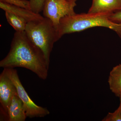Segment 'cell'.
I'll list each match as a JSON object with an SVG mask.
<instances>
[{
	"label": "cell",
	"instance_id": "6da1fadb",
	"mask_svg": "<svg viewBox=\"0 0 121 121\" xmlns=\"http://www.w3.org/2000/svg\"><path fill=\"white\" fill-rule=\"evenodd\" d=\"M49 65L42 51L29 39L25 31H16L9 53L0 61L1 67L24 68L43 80L48 78Z\"/></svg>",
	"mask_w": 121,
	"mask_h": 121
},
{
	"label": "cell",
	"instance_id": "7a4b0ae2",
	"mask_svg": "<svg viewBox=\"0 0 121 121\" xmlns=\"http://www.w3.org/2000/svg\"><path fill=\"white\" fill-rule=\"evenodd\" d=\"M109 13H82L66 16L60 20L58 31L60 38L66 34L91 28L104 27L114 31L121 39V24L111 21Z\"/></svg>",
	"mask_w": 121,
	"mask_h": 121
},
{
	"label": "cell",
	"instance_id": "3957f363",
	"mask_svg": "<svg viewBox=\"0 0 121 121\" xmlns=\"http://www.w3.org/2000/svg\"><path fill=\"white\" fill-rule=\"evenodd\" d=\"M25 31L29 39L42 51L50 63L53 45L60 39L52 21L44 17L39 20L30 21L28 22Z\"/></svg>",
	"mask_w": 121,
	"mask_h": 121
},
{
	"label": "cell",
	"instance_id": "277c9868",
	"mask_svg": "<svg viewBox=\"0 0 121 121\" xmlns=\"http://www.w3.org/2000/svg\"><path fill=\"white\" fill-rule=\"evenodd\" d=\"M7 68L9 76L16 88L17 95L23 104L27 117H43L50 114L47 108L37 105L29 96L21 82L17 70L14 68Z\"/></svg>",
	"mask_w": 121,
	"mask_h": 121
},
{
	"label": "cell",
	"instance_id": "5b68a950",
	"mask_svg": "<svg viewBox=\"0 0 121 121\" xmlns=\"http://www.w3.org/2000/svg\"><path fill=\"white\" fill-rule=\"evenodd\" d=\"M76 5L67 0H45L43 11L44 17L51 20L58 30L62 18L75 13L74 9Z\"/></svg>",
	"mask_w": 121,
	"mask_h": 121
},
{
	"label": "cell",
	"instance_id": "8992f818",
	"mask_svg": "<svg viewBox=\"0 0 121 121\" xmlns=\"http://www.w3.org/2000/svg\"><path fill=\"white\" fill-rule=\"evenodd\" d=\"M17 95L16 87L9 76L7 68L0 75V103L1 113L8 121V110L13 98Z\"/></svg>",
	"mask_w": 121,
	"mask_h": 121
},
{
	"label": "cell",
	"instance_id": "52a82bcc",
	"mask_svg": "<svg viewBox=\"0 0 121 121\" xmlns=\"http://www.w3.org/2000/svg\"><path fill=\"white\" fill-rule=\"evenodd\" d=\"M121 11V0H92L88 13H109Z\"/></svg>",
	"mask_w": 121,
	"mask_h": 121
},
{
	"label": "cell",
	"instance_id": "ba28073f",
	"mask_svg": "<svg viewBox=\"0 0 121 121\" xmlns=\"http://www.w3.org/2000/svg\"><path fill=\"white\" fill-rule=\"evenodd\" d=\"M0 8L5 12H10L24 18L28 22L42 19L44 17L30 9L15 6L0 1Z\"/></svg>",
	"mask_w": 121,
	"mask_h": 121
},
{
	"label": "cell",
	"instance_id": "9c48e42d",
	"mask_svg": "<svg viewBox=\"0 0 121 121\" xmlns=\"http://www.w3.org/2000/svg\"><path fill=\"white\" fill-rule=\"evenodd\" d=\"M23 104L17 95L13 98L8 110V121H24L26 118Z\"/></svg>",
	"mask_w": 121,
	"mask_h": 121
},
{
	"label": "cell",
	"instance_id": "30bf717a",
	"mask_svg": "<svg viewBox=\"0 0 121 121\" xmlns=\"http://www.w3.org/2000/svg\"><path fill=\"white\" fill-rule=\"evenodd\" d=\"M108 83L111 91L120 98L121 96V64L114 67L110 72Z\"/></svg>",
	"mask_w": 121,
	"mask_h": 121
},
{
	"label": "cell",
	"instance_id": "8fae6325",
	"mask_svg": "<svg viewBox=\"0 0 121 121\" xmlns=\"http://www.w3.org/2000/svg\"><path fill=\"white\" fill-rule=\"evenodd\" d=\"M8 23L16 32L25 31L28 22L24 18L10 12H5Z\"/></svg>",
	"mask_w": 121,
	"mask_h": 121
},
{
	"label": "cell",
	"instance_id": "7c38bea8",
	"mask_svg": "<svg viewBox=\"0 0 121 121\" xmlns=\"http://www.w3.org/2000/svg\"><path fill=\"white\" fill-rule=\"evenodd\" d=\"M0 1L31 10L30 1L27 0H0Z\"/></svg>",
	"mask_w": 121,
	"mask_h": 121
},
{
	"label": "cell",
	"instance_id": "4fadbf2b",
	"mask_svg": "<svg viewBox=\"0 0 121 121\" xmlns=\"http://www.w3.org/2000/svg\"><path fill=\"white\" fill-rule=\"evenodd\" d=\"M45 0H29L31 11L39 13L43 11Z\"/></svg>",
	"mask_w": 121,
	"mask_h": 121
},
{
	"label": "cell",
	"instance_id": "5bb4252c",
	"mask_svg": "<svg viewBox=\"0 0 121 121\" xmlns=\"http://www.w3.org/2000/svg\"><path fill=\"white\" fill-rule=\"evenodd\" d=\"M103 121H121V106L119 105L117 110L113 113H109Z\"/></svg>",
	"mask_w": 121,
	"mask_h": 121
},
{
	"label": "cell",
	"instance_id": "9a60e30c",
	"mask_svg": "<svg viewBox=\"0 0 121 121\" xmlns=\"http://www.w3.org/2000/svg\"><path fill=\"white\" fill-rule=\"evenodd\" d=\"M109 19L113 22L121 24V11L111 13L109 16Z\"/></svg>",
	"mask_w": 121,
	"mask_h": 121
},
{
	"label": "cell",
	"instance_id": "2e32d148",
	"mask_svg": "<svg viewBox=\"0 0 121 121\" xmlns=\"http://www.w3.org/2000/svg\"><path fill=\"white\" fill-rule=\"evenodd\" d=\"M67 0L72 4H76V2L77 1V0Z\"/></svg>",
	"mask_w": 121,
	"mask_h": 121
},
{
	"label": "cell",
	"instance_id": "e0dca14e",
	"mask_svg": "<svg viewBox=\"0 0 121 121\" xmlns=\"http://www.w3.org/2000/svg\"><path fill=\"white\" fill-rule=\"evenodd\" d=\"M120 105H119L121 106V96L120 97Z\"/></svg>",
	"mask_w": 121,
	"mask_h": 121
}]
</instances>
